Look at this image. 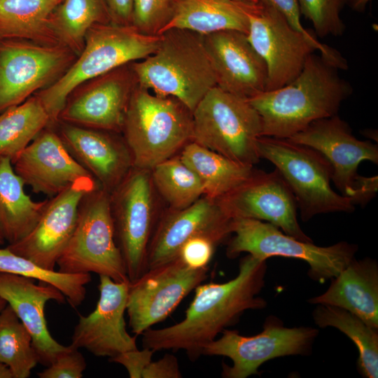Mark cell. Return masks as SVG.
<instances>
[{"mask_svg":"<svg viewBox=\"0 0 378 378\" xmlns=\"http://www.w3.org/2000/svg\"><path fill=\"white\" fill-rule=\"evenodd\" d=\"M208 267L193 268L180 257L148 270L130 282L126 312L134 335L164 321L207 277Z\"/></svg>","mask_w":378,"mask_h":378,"instance_id":"4fadbf2b","label":"cell"},{"mask_svg":"<svg viewBox=\"0 0 378 378\" xmlns=\"http://www.w3.org/2000/svg\"><path fill=\"white\" fill-rule=\"evenodd\" d=\"M318 334V330L312 327H285L281 319L270 316L262 331L255 335L244 336L225 329L220 337L205 346L202 355L231 359L232 365H222L223 377L246 378L258 374L260 366L271 359L308 355Z\"/></svg>","mask_w":378,"mask_h":378,"instance_id":"8fae6325","label":"cell"},{"mask_svg":"<svg viewBox=\"0 0 378 378\" xmlns=\"http://www.w3.org/2000/svg\"><path fill=\"white\" fill-rule=\"evenodd\" d=\"M258 3L270 6L281 14L288 24L303 34L319 51L321 55L338 69L346 70L348 64L337 50L320 43L300 22V10L298 0H258Z\"/></svg>","mask_w":378,"mask_h":378,"instance_id":"74e56055","label":"cell"},{"mask_svg":"<svg viewBox=\"0 0 378 378\" xmlns=\"http://www.w3.org/2000/svg\"><path fill=\"white\" fill-rule=\"evenodd\" d=\"M150 170L132 167L110 195L115 238L130 282L147 270V251L161 213Z\"/></svg>","mask_w":378,"mask_h":378,"instance_id":"30bf717a","label":"cell"},{"mask_svg":"<svg viewBox=\"0 0 378 378\" xmlns=\"http://www.w3.org/2000/svg\"><path fill=\"white\" fill-rule=\"evenodd\" d=\"M259 7L235 0H175L172 19L160 34L171 29H187L201 35L224 30L247 34L249 16Z\"/></svg>","mask_w":378,"mask_h":378,"instance_id":"484cf974","label":"cell"},{"mask_svg":"<svg viewBox=\"0 0 378 378\" xmlns=\"http://www.w3.org/2000/svg\"><path fill=\"white\" fill-rule=\"evenodd\" d=\"M338 70L312 53L290 83L248 99L261 118L262 136L288 139L314 121L337 115L353 92Z\"/></svg>","mask_w":378,"mask_h":378,"instance_id":"7a4b0ae2","label":"cell"},{"mask_svg":"<svg viewBox=\"0 0 378 378\" xmlns=\"http://www.w3.org/2000/svg\"><path fill=\"white\" fill-rule=\"evenodd\" d=\"M50 125V117L35 94L3 111L0 113V158L12 160Z\"/></svg>","mask_w":378,"mask_h":378,"instance_id":"1f68e13d","label":"cell"},{"mask_svg":"<svg viewBox=\"0 0 378 378\" xmlns=\"http://www.w3.org/2000/svg\"><path fill=\"white\" fill-rule=\"evenodd\" d=\"M111 22L120 25H132L133 0H103Z\"/></svg>","mask_w":378,"mask_h":378,"instance_id":"7bdbcfd3","label":"cell"},{"mask_svg":"<svg viewBox=\"0 0 378 378\" xmlns=\"http://www.w3.org/2000/svg\"><path fill=\"white\" fill-rule=\"evenodd\" d=\"M217 200L232 219L265 220L297 239L313 242L298 223L295 199L276 169L271 172L255 169L243 183Z\"/></svg>","mask_w":378,"mask_h":378,"instance_id":"e0dca14e","label":"cell"},{"mask_svg":"<svg viewBox=\"0 0 378 378\" xmlns=\"http://www.w3.org/2000/svg\"><path fill=\"white\" fill-rule=\"evenodd\" d=\"M203 38L216 74V86L245 99L266 90V64L248 42L246 34L224 30Z\"/></svg>","mask_w":378,"mask_h":378,"instance_id":"603a6c76","label":"cell"},{"mask_svg":"<svg viewBox=\"0 0 378 378\" xmlns=\"http://www.w3.org/2000/svg\"><path fill=\"white\" fill-rule=\"evenodd\" d=\"M155 192L168 204V209H184L204 195L202 184L197 174L184 163L179 155L155 165L150 170Z\"/></svg>","mask_w":378,"mask_h":378,"instance_id":"d6a6232c","label":"cell"},{"mask_svg":"<svg viewBox=\"0 0 378 378\" xmlns=\"http://www.w3.org/2000/svg\"><path fill=\"white\" fill-rule=\"evenodd\" d=\"M371 0H345V4L348 5L353 10L363 12L367 4Z\"/></svg>","mask_w":378,"mask_h":378,"instance_id":"ee69618b","label":"cell"},{"mask_svg":"<svg viewBox=\"0 0 378 378\" xmlns=\"http://www.w3.org/2000/svg\"><path fill=\"white\" fill-rule=\"evenodd\" d=\"M129 284L99 276V298L96 307L88 316H79L71 346L109 359L138 349L136 335L127 332L125 321Z\"/></svg>","mask_w":378,"mask_h":378,"instance_id":"ffe728a7","label":"cell"},{"mask_svg":"<svg viewBox=\"0 0 378 378\" xmlns=\"http://www.w3.org/2000/svg\"><path fill=\"white\" fill-rule=\"evenodd\" d=\"M237 1H241L244 3H248V4H258V0H235Z\"/></svg>","mask_w":378,"mask_h":378,"instance_id":"7dc6e473","label":"cell"},{"mask_svg":"<svg viewBox=\"0 0 378 378\" xmlns=\"http://www.w3.org/2000/svg\"><path fill=\"white\" fill-rule=\"evenodd\" d=\"M257 148L260 158L275 165L289 186L303 221L321 214L354 211L351 199L332 189V167L316 150L287 139L265 136L258 138Z\"/></svg>","mask_w":378,"mask_h":378,"instance_id":"8992f818","label":"cell"},{"mask_svg":"<svg viewBox=\"0 0 378 378\" xmlns=\"http://www.w3.org/2000/svg\"><path fill=\"white\" fill-rule=\"evenodd\" d=\"M0 363L13 378L29 377L38 363L31 334L8 304L0 312Z\"/></svg>","mask_w":378,"mask_h":378,"instance_id":"e575fe53","label":"cell"},{"mask_svg":"<svg viewBox=\"0 0 378 378\" xmlns=\"http://www.w3.org/2000/svg\"><path fill=\"white\" fill-rule=\"evenodd\" d=\"M160 35L155 51L131 64L138 85L158 95L175 97L192 112L217 85L203 35L181 29Z\"/></svg>","mask_w":378,"mask_h":378,"instance_id":"3957f363","label":"cell"},{"mask_svg":"<svg viewBox=\"0 0 378 378\" xmlns=\"http://www.w3.org/2000/svg\"><path fill=\"white\" fill-rule=\"evenodd\" d=\"M103 0H62L53 10L50 24L59 42L78 56L94 25L111 23Z\"/></svg>","mask_w":378,"mask_h":378,"instance_id":"4dcf8cb0","label":"cell"},{"mask_svg":"<svg viewBox=\"0 0 378 378\" xmlns=\"http://www.w3.org/2000/svg\"><path fill=\"white\" fill-rule=\"evenodd\" d=\"M312 315L318 327L335 328L350 338L358 350L359 373L365 378H377L378 328L369 326L350 312L332 305L318 304Z\"/></svg>","mask_w":378,"mask_h":378,"instance_id":"f546056e","label":"cell"},{"mask_svg":"<svg viewBox=\"0 0 378 378\" xmlns=\"http://www.w3.org/2000/svg\"><path fill=\"white\" fill-rule=\"evenodd\" d=\"M98 186L92 177H87L49 197L30 232L6 248L45 269L55 270L75 229L83 197Z\"/></svg>","mask_w":378,"mask_h":378,"instance_id":"d6986e66","label":"cell"},{"mask_svg":"<svg viewBox=\"0 0 378 378\" xmlns=\"http://www.w3.org/2000/svg\"><path fill=\"white\" fill-rule=\"evenodd\" d=\"M300 13L311 21L316 34L340 36L345 30L340 12L345 0H298Z\"/></svg>","mask_w":378,"mask_h":378,"instance_id":"d590c367","label":"cell"},{"mask_svg":"<svg viewBox=\"0 0 378 378\" xmlns=\"http://www.w3.org/2000/svg\"><path fill=\"white\" fill-rule=\"evenodd\" d=\"M179 156L198 176L204 195L219 199L230 192L253 174V165L229 159L194 141L187 144Z\"/></svg>","mask_w":378,"mask_h":378,"instance_id":"83f0119b","label":"cell"},{"mask_svg":"<svg viewBox=\"0 0 378 378\" xmlns=\"http://www.w3.org/2000/svg\"><path fill=\"white\" fill-rule=\"evenodd\" d=\"M232 218L218 200L202 196L179 210L162 212L147 251V268H154L178 256L189 239L202 237L217 246L232 234Z\"/></svg>","mask_w":378,"mask_h":378,"instance_id":"2e32d148","label":"cell"},{"mask_svg":"<svg viewBox=\"0 0 378 378\" xmlns=\"http://www.w3.org/2000/svg\"><path fill=\"white\" fill-rule=\"evenodd\" d=\"M154 352L147 348L142 350L136 349L120 354L109 360L124 366L130 378H141L143 371L152 360Z\"/></svg>","mask_w":378,"mask_h":378,"instance_id":"60d3db41","label":"cell"},{"mask_svg":"<svg viewBox=\"0 0 378 378\" xmlns=\"http://www.w3.org/2000/svg\"><path fill=\"white\" fill-rule=\"evenodd\" d=\"M10 158H0V230L8 244L28 234L38 220L48 200L36 202L24 190Z\"/></svg>","mask_w":378,"mask_h":378,"instance_id":"4316f807","label":"cell"},{"mask_svg":"<svg viewBox=\"0 0 378 378\" xmlns=\"http://www.w3.org/2000/svg\"><path fill=\"white\" fill-rule=\"evenodd\" d=\"M56 265L62 272H93L130 281L115 238L110 195L99 186L83 197L75 229Z\"/></svg>","mask_w":378,"mask_h":378,"instance_id":"9c48e42d","label":"cell"},{"mask_svg":"<svg viewBox=\"0 0 378 378\" xmlns=\"http://www.w3.org/2000/svg\"><path fill=\"white\" fill-rule=\"evenodd\" d=\"M11 163L25 186L48 197L80 179L92 177L71 156L50 126L43 129Z\"/></svg>","mask_w":378,"mask_h":378,"instance_id":"7402d4cb","label":"cell"},{"mask_svg":"<svg viewBox=\"0 0 378 378\" xmlns=\"http://www.w3.org/2000/svg\"><path fill=\"white\" fill-rule=\"evenodd\" d=\"M0 272L20 275L57 288L73 307L84 300L85 286L91 281L90 273H66L45 269L31 260L18 255L6 247L0 248Z\"/></svg>","mask_w":378,"mask_h":378,"instance_id":"836d02e7","label":"cell"},{"mask_svg":"<svg viewBox=\"0 0 378 378\" xmlns=\"http://www.w3.org/2000/svg\"><path fill=\"white\" fill-rule=\"evenodd\" d=\"M76 55L62 44L0 41V113L54 83Z\"/></svg>","mask_w":378,"mask_h":378,"instance_id":"7c38bea8","label":"cell"},{"mask_svg":"<svg viewBox=\"0 0 378 378\" xmlns=\"http://www.w3.org/2000/svg\"><path fill=\"white\" fill-rule=\"evenodd\" d=\"M131 64L88 80L74 90L58 121L121 134L130 97L138 85Z\"/></svg>","mask_w":378,"mask_h":378,"instance_id":"5bb4252c","label":"cell"},{"mask_svg":"<svg viewBox=\"0 0 378 378\" xmlns=\"http://www.w3.org/2000/svg\"><path fill=\"white\" fill-rule=\"evenodd\" d=\"M232 234L227 242L228 258L246 252L264 260L274 256L300 259L309 265V276L321 284L338 275L358 249L356 244L346 241L318 246L286 234L270 223L251 218H234Z\"/></svg>","mask_w":378,"mask_h":378,"instance_id":"ba28073f","label":"cell"},{"mask_svg":"<svg viewBox=\"0 0 378 378\" xmlns=\"http://www.w3.org/2000/svg\"><path fill=\"white\" fill-rule=\"evenodd\" d=\"M314 304L332 305L356 315L378 328V265L374 259L354 258L321 295L311 298Z\"/></svg>","mask_w":378,"mask_h":378,"instance_id":"d4e9b609","label":"cell"},{"mask_svg":"<svg viewBox=\"0 0 378 378\" xmlns=\"http://www.w3.org/2000/svg\"><path fill=\"white\" fill-rule=\"evenodd\" d=\"M216 246L214 242L207 238L195 237L181 246L178 257L190 267H207Z\"/></svg>","mask_w":378,"mask_h":378,"instance_id":"ab89813d","label":"cell"},{"mask_svg":"<svg viewBox=\"0 0 378 378\" xmlns=\"http://www.w3.org/2000/svg\"><path fill=\"white\" fill-rule=\"evenodd\" d=\"M262 120L245 99L219 87L211 89L192 111L194 141L234 161L254 165Z\"/></svg>","mask_w":378,"mask_h":378,"instance_id":"52a82bcc","label":"cell"},{"mask_svg":"<svg viewBox=\"0 0 378 378\" xmlns=\"http://www.w3.org/2000/svg\"><path fill=\"white\" fill-rule=\"evenodd\" d=\"M175 0H133V23L139 31L160 35L172 18Z\"/></svg>","mask_w":378,"mask_h":378,"instance_id":"8d00e7d4","label":"cell"},{"mask_svg":"<svg viewBox=\"0 0 378 378\" xmlns=\"http://www.w3.org/2000/svg\"><path fill=\"white\" fill-rule=\"evenodd\" d=\"M178 358L173 354H166L156 360L150 361L143 371L141 378H181Z\"/></svg>","mask_w":378,"mask_h":378,"instance_id":"b9f144b4","label":"cell"},{"mask_svg":"<svg viewBox=\"0 0 378 378\" xmlns=\"http://www.w3.org/2000/svg\"><path fill=\"white\" fill-rule=\"evenodd\" d=\"M0 296L31 334L38 363L50 365L67 346L62 345L50 335L45 305L49 300L64 303L65 296L51 285H37L32 279L6 272H0Z\"/></svg>","mask_w":378,"mask_h":378,"instance_id":"cb8c5ba5","label":"cell"},{"mask_svg":"<svg viewBox=\"0 0 378 378\" xmlns=\"http://www.w3.org/2000/svg\"><path fill=\"white\" fill-rule=\"evenodd\" d=\"M6 240L0 230V246L3 245L5 243Z\"/></svg>","mask_w":378,"mask_h":378,"instance_id":"c3c4849f","label":"cell"},{"mask_svg":"<svg viewBox=\"0 0 378 378\" xmlns=\"http://www.w3.org/2000/svg\"><path fill=\"white\" fill-rule=\"evenodd\" d=\"M121 134L133 167L151 170L192 141V112L178 99L137 85L130 97Z\"/></svg>","mask_w":378,"mask_h":378,"instance_id":"5b68a950","label":"cell"},{"mask_svg":"<svg viewBox=\"0 0 378 378\" xmlns=\"http://www.w3.org/2000/svg\"><path fill=\"white\" fill-rule=\"evenodd\" d=\"M7 305L6 301L0 296V312L4 309V308Z\"/></svg>","mask_w":378,"mask_h":378,"instance_id":"bcb514c9","label":"cell"},{"mask_svg":"<svg viewBox=\"0 0 378 378\" xmlns=\"http://www.w3.org/2000/svg\"><path fill=\"white\" fill-rule=\"evenodd\" d=\"M62 1L0 0V41L61 44L50 27V17Z\"/></svg>","mask_w":378,"mask_h":378,"instance_id":"f1b7e54d","label":"cell"},{"mask_svg":"<svg viewBox=\"0 0 378 378\" xmlns=\"http://www.w3.org/2000/svg\"><path fill=\"white\" fill-rule=\"evenodd\" d=\"M86 367L85 359L79 349L70 344L37 374L40 378H81Z\"/></svg>","mask_w":378,"mask_h":378,"instance_id":"f35d334b","label":"cell"},{"mask_svg":"<svg viewBox=\"0 0 378 378\" xmlns=\"http://www.w3.org/2000/svg\"><path fill=\"white\" fill-rule=\"evenodd\" d=\"M266 260L250 254L239 264L237 275L225 283L200 284L184 318L172 326L145 330L143 348L183 350L192 361L202 356L205 346L228 327L235 325L247 310L262 309L267 301L259 296L265 286Z\"/></svg>","mask_w":378,"mask_h":378,"instance_id":"6da1fadb","label":"cell"},{"mask_svg":"<svg viewBox=\"0 0 378 378\" xmlns=\"http://www.w3.org/2000/svg\"><path fill=\"white\" fill-rule=\"evenodd\" d=\"M53 127L71 156L108 193L133 167L130 150L120 133L60 121Z\"/></svg>","mask_w":378,"mask_h":378,"instance_id":"44dd1931","label":"cell"},{"mask_svg":"<svg viewBox=\"0 0 378 378\" xmlns=\"http://www.w3.org/2000/svg\"><path fill=\"white\" fill-rule=\"evenodd\" d=\"M160 37L142 33L133 25L111 22L92 27L78 58L58 79L35 94L50 117V126L58 122L74 90L116 68L147 57L158 47Z\"/></svg>","mask_w":378,"mask_h":378,"instance_id":"277c9868","label":"cell"},{"mask_svg":"<svg viewBox=\"0 0 378 378\" xmlns=\"http://www.w3.org/2000/svg\"><path fill=\"white\" fill-rule=\"evenodd\" d=\"M246 36L266 64L265 91L279 88L293 80L301 72L307 57L316 50L281 14L260 3L258 8L249 16Z\"/></svg>","mask_w":378,"mask_h":378,"instance_id":"9a60e30c","label":"cell"},{"mask_svg":"<svg viewBox=\"0 0 378 378\" xmlns=\"http://www.w3.org/2000/svg\"><path fill=\"white\" fill-rule=\"evenodd\" d=\"M0 378H13L10 369L1 363H0Z\"/></svg>","mask_w":378,"mask_h":378,"instance_id":"f6af8a7d","label":"cell"},{"mask_svg":"<svg viewBox=\"0 0 378 378\" xmlns=\"http://www.w3.org/2000/svg\"><path fill=\"white\" fill-rule=\"evenodd\" d=\"M287 139L320 153L332 167L331 180L352 202L363 177L357 172L359 164L364 160L378 162L377 145L370 141L358 140L353 135L349 124L337 114L314 121Z\"/></svg>","mask_w":378,"mask_h":378,"instance_id":"ac0fdd59","label":"cell"}]
</instances>
